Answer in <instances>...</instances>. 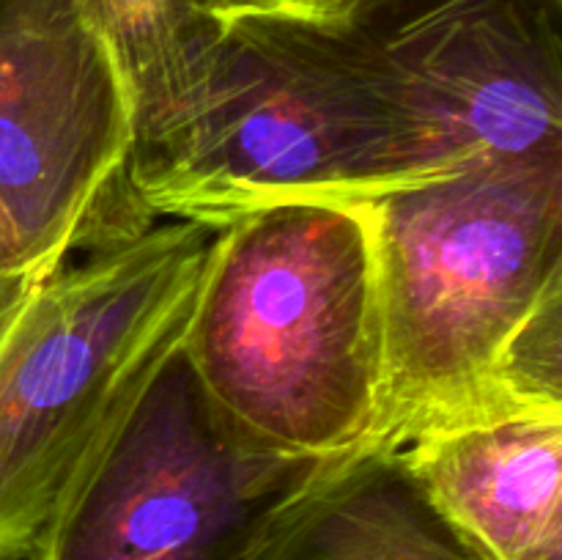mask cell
<instances>
[{
  "instance_id": "1",
  "label": "cell",
  "mask_w": 562,
  "mask_h": 560,
  "mask_svg": "<svg viewBox=\"0 0 562 560\" xmlns=\"http://www.w3.org/2000/svg\"><path fill=\"white\" fill-rule=\"evenodd\" d=\"M376 258L382 404L366 445L510 415L525 329L562 305V157L486 159L362 203Z\"/></svg>"
},
{
  "instance_id": "11",
  "label": "cell",
  "mask_w": 562,
  "mask_h": 560,
  "mask_svg": "<svg viewBox=\"0 0 562 560\" xmlns=\"http://www.w3.org/2000/svg\"><path fill=\"white\" fill-rule=\"evenodd\" d=\"M203 14L223 31L241 22L302 27L324 36H351L376 20L395 0H198Z\"/></svg>"
},
{
  "instance_id": "4",
  "label": "cell",
  "mask_w": 562,
  "mask_h": 560,
  "mask_svg": "<svg viewBox=\"0 0 562 560\" xmlns=\"http://www.w3.org/2000/svg\"><path fill=\"white\" fill-rule=\"evenodd\" d=\"M214 231L113 236L0 307V560H31L93 456L184 338Z\"/></svg>"
},
{
  "instance_id": "5",
  "label": "cell",
  "mask_w": 562,
  "mask_h": 560,
  "mask_svg": "<svg viewBox=\"0 0 562 560\" xmlns=\"http://www.w3.org/2000/svg\"><path fill=\"white\" fill-rule=\"evenodd\" d=\"M344 456L258 439L209 395L179 340L31 560H252Z\"/></svg>"
},
{
  "instance_id": "13",
  "label": "cell",
  "mask_w": 562,
  "mask_h": 560,
  "mask_svg": "<svg viewBox=\"0 0 562 560\" xmlns=\"http://www.w3.org/2000/svg\"><path fill=\"white\" fill-rule=\"evenodd\" d=\"M31 280V278H27ZM25 283V280H16V278H5V275H0V307L5 305V302L11 300V296L20 291V285Z\"/></svg>"
},
{
  "instance_id": "12",
  "label": "cell",
  "mask_w": 562,
  "mask_h": 560,
  "mask_svg": "<svg viewBox=\"0 0 562 560\" xmlns=\"http://www.w3.org/2000/svg\"><path fill=\"white\" fill-rule=\"evenodd\" d=\"M0 275H5V278L27 280V278H20V275H16L14 258H11V247H9V239H5L3 228H0Z\"/></svg>"
},
{
  "instance_id": "2",
  "label": "cell",
  "mask_w": 562,
  "mask_h": 560,
  "mask_svg": "<svg viewBox=\"0 0 562 560\" xmlns=\"http://www.w3.org/2000/svg\"><path fill=\"white\" fill-rule=\"evenodd\" d=\"M450 173L355 36L220 31L184 113L132 157L137 206L220 231L285 203H368Z\"/></svg>"
},
{
  "instance_id": "10",
  "label": "cell",
  "mask_w": 562,
  "mask_h": 560,
  "mask_svg": "<svg viewBox=\"0 0 562 560\" xmlns=\"http://www.w3.org/2000/svg\"><path fill=\"white\" fill-rule=\"evenodd\" d=\"M126 88L137 148L151 146L201 86L220 27L198 0H77Z\"/></svg>"
},
{
  "instance_id": "9",
  "label": "cell",
  "mask_w": 562,
  "mask_h": 560,
  "mask_svg": "<svg viewBox=\"0 0 562 560\" xmlns=\"http://www.w3.org/2000/svg\"><path fill=\"white\" fill-rule=\"evenodd\" d=\"M252 560H494L428 494L398 450L360 445L283 519Z\"/></svg>"
},
{
  "instance_id": "8",
  "label": "cell",
  "mask_w": 562,
  "mask_h": 560,
  "mask_svg": "<svg viewBox=\"0 0 562 560\" xmlns=\"http://www.w3.org/2000/svg\"><path fill=\"white\" fill-rule=\"evenodd\" d=\"M398 453L494 560H562V415L442 428Z\"/></svg>"
},
{
  "instance_id": "7",
  "label": "cell",
  "mask_w": 562,
  "mask_h": 560,
  "mask_svg": "<svg viewBox=\"0 0 562 560\" xmlns=\"http://www.w3.org/2000/svg\"><path fill=\"white\" fill-rule=\"evenodd\" d=\"M554 20L536 0H395L351 36L456 170L562 157Z\"/></svg>"
},
{
  "instance_id": "14",
  "label": "cell",
  "mask_w": 562,
  "mask_h": 560,
  "mask_svg": "<svg viewBox=\"0 0 562 560\" xmlns=\"http://www.w3.org/2000/svg\"><path fill=\"white\" fill-rule=\"evenodd\" d=\"M536 3H541L543 9H549L552 14H560V9H562V0H536Z\"/></svg>"
},
{
  "instance_id": "6",
  "label": "cell",
  "mask_w": 562,
  "mask_h": 560,
  "mask_svg": "<svg viewBox=\"0 0 562 560\" xmlns=\"http://www.w3.org/2000/svg\"><path fill=\"white\" fill-rule=\"evenodd\" d=\"M137 137L126 88L77 0H0V228L20 278L66 261Z\"/></svg>"
},
{
  "instance_id": "3",
  "label": "cell",
  "mask_w": 562,
  "mask_h": 560,
  "mask_svg": "<svg viewBox=\"0 0 562 560\" xmlns=\"http://www.w3.org/2000/svg\"><path fill=\"white\" fill-rule=\"evenodd\" d=\"M184 355L280 450L351 453L382 404L376 258L362 203H285L214 231Z\"/></svg>"
}]
</instances>
